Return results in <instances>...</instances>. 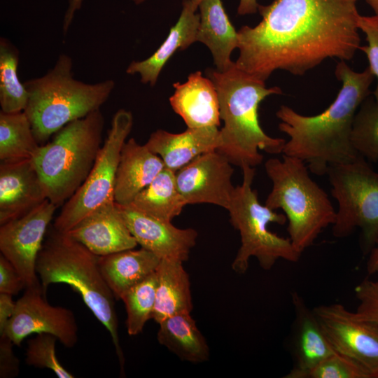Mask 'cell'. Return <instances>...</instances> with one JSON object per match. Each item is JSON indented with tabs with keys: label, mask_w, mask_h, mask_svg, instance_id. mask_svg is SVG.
I'll return each instance as SVG.
<instances>
[{
	"label": "cell",
	"mask_w": 378,
	"mask_h": 378,
	"mask_svg": "<svg viewBox=\"0 0 378 378\" xmlns=\"http://www.w3.org/2000/svg\"><path fill=\"white\" fill-rule=\"evenodd\" d=\"M357 0H274L262 20L238 31L236 66L265 81L276 70L303 76L328 58L353 59L360 47Z\"/></svg>",
	"instance_id": "obj_1"
},
{
	"label": "cell",
	"mask_w": 378,
	"mask_h": 378,
	"mask_svg": "<svg viewBox=\"0 0 378 378\" xmlns=\"http://www.w3.org/2000/svg\"><path fill=\"white\" fill-rule=\"evenodd\" d=\"M335 74L342 87L321 113L304 115L286 105L276 113L281 121L279 130L289 137L282 153L302 160L319 176L326 174L330 165L351 162L360 156L351 142L352 124L360 105L370 96L374 78L368 66L357 72L342 60L336 65Z\"/></svg>",
	"instance_id": "obj_2"
},
{
	"label": "cell",
	"mask_w": 378,
	"mask_h": 378,
	"mask_svg": "<svg viewBox=\"0 0 378 378\" xmlns=\"http://www.w3.org/2000/svg\"><path fill=\"white\" fill-rule=\"evenodd\" d=\"M207 75L217 90L224 122L217 150L241 168L260 164L263 156L260 150L282 153L286 140L267 135L258 119L260 104L268 96L281 94V88H267L265 81L240 69L235 62L225 71L209 70Z\"/></svg>",
	"instance_id": "obj_3"
},
{
	"label": "cell",
	"mask_w": 378,
	"mask_h": 378,
	"mask_svg": "<svg viewBox=\"0 0 378 378\" xmlns=\"http://www.w3.org/2000/svg\"><path fill=\"white\" fill-rule=\"evenodd\" d=\"M99 257L66 232L53 227L39 251L36 270L45 293L52 284H65L81 296L110 333L122 371L125 359L118 337L115 298L102 274Z\"/></svg>",
	"instance_id": "obj_4"
},
{
	"label": "cell",
	"mask_w": 378,
	"mask_h": 378,
	"mask_svg": "<svg viewBox=\"0 0 378 378\" xmlns=\"http://www.w3.org/2000/svg\"><path fill=\"white\" fill-rule=\"evenodd\" d=\"M72 59L59 55L54 66L24 85L29 93L24 109L40 145L69 122L99 110L115 88V81L87 83L73 76Z\"/></svg>",
	"instance_id": "obj_5"
},
{
	"label": "cell",
	"mask_w": 378,
	"mask_h": 378,
	"mask_svg": "<svg viewBox=\"0 0 378 378\" xmlns=\"http://www.w3.org/2000/svg\"><path fill=\"white\" fill-rule=\"evenodd\" d=\"M265 169L272 183L265 205L284 211L289 239L302 253L325 228L334 224L336 211L328 194L312 179L302 160L283 154L281 160H267Z\"/></svg>",
	"instance_id": "obj_6"
},
{
	"label": "cell",
	"mask_w": 378,
	"mask_h": 378,
	"mask_svg": "<svg viewBox=\"0 0 378 378\" xmlns=\"http://www.w3.org/2000/svg\"><path fill=\"white\" fill-rule=\"evenodd\" d=\"M104 118L100 110L72 121L41 145L33 158L47 198L64 204L87 178L101 148Z\"/></svg>",
	"instance_id": "obj_7"
},
{
	"label": "cell",
	"mask_w": 378,
	"mask_h": 378,
	"mask_svg": "<svg viewBox=\"0 0 378 378\" xmlns=\"http://www.w3.org/2000/svg\"><path fill=\"white\" fill-rule=\"evenodd\" d=\"M241 169L242 183L234 188L227 209L230 223L241 237V246L232 263V270L244 274L252 257L265 270H271L279 259L297 262L302 253L290 239L280 237L268 228L270 223L284 225L286 215L259 202L258 192L252 188L255 167L244 166Z\"/></svg>",
	"instance_id": "obj_8"
},
{
	"label": "cell",
	"mask_w": 378,
	"mask_h": 378,
	"mask_svg": "<svg viewBox=\"0 0 378 378\" xmlns=\"http://www.w3.org/2000/svg\"><path fill=\"white\" fill-rule=\"evenodd\" d=\"M326 174L338 203L333 236L346 237L358 227L363 250L369 253L378 235V173L360 155L353 162L330 165Z\"/></svg>",
	"instance_id": "obj_9"
},
{
	"label": "cell",
	"mask_w": 378,
	"mask_h": 378,
	"mask_svg": "<svg viewBox=\"0 0 378 378\" xmlns=\"http://www.w3.org/2000/svg\"><path fill=\"white\" fill-rule=\"evenodd\" d=\"M133 127V115L124 108L113 115L110 129L84 183L64 204L53 227L67 232L99 206L114 201V186L121 150Z\"/></svg>",
	"instance_id": "obj_10"
},
{
	"label": "cell",
	"mask_w": 378,
	"mask_h": 378,
	"mask_svg": "<svg viewBox=\"0 0 378 378\" xmlns=\"http://www.w3.org/2000/svg\"><path fill=\"white\" fill-rule=\"evenodd\" d=\"M33 333L51 334L67 348L74 346L78 342V326L73 312L51 305L41 285L26 288L16 301L4 335L15 345L20 346L22 340Z\"/></svg>",
	"instance_id": "obj_11"
},
{
	"label": "cell",
	"mask_w": 378,
	"mask_h": 378,
	"mask_svg": "<svg viewBox=\"0 0 378 378\" xmlns=\"http://www.w3.org/2000/svg\"><path fill=\"white\" fill-rule=\"evenodd\" d=\"M313 311L335 351L360 363L374 378L378 373V325L340 303L321 304Z\"/></svg>",
	"instance_id": "obj_12"
},
{
	"label": "cell",
	"mask_w": 378,
	"mask_h": 378,
	"mask_svg": "<svg viewBox=\"0 0 378 378\" xmlns=\"http://www.w3.org/2000/svg\"><path fill=\"white\" fill-rule=\"evenodd\" d=\"M57 207L48 199L25 215L0 227V251L22 276L25 288L41 286L36 260Z\"/></svg>",
	"instance_id": "obj_13"
},
{
	"label": "cell",
	"mask_w": 378,
	"mask_h": 378,
	"mask_svg": "<svg viewBox=\"0 0 378 378\" xmlns=\"http://www.w3.org/2000/svg\"><path fill=\"white\" fill-rule=\"evenodd\" d=\"M232 164L217 150L203 153L176 172L178 190L187 204L207 203L225 209L234 190Z\"/></svg>",
	"instance_id": "obj_14"
},
{
	"label": "cell",
	"mask_w": 378,
	"mask_h": 378,
	"mask_svg": "<svg viewBox=\"0 0 378 378\" xmlns=\"http://www.w3.org/2000/svg\"><path fill=\"white\" fill-rule=\"evenodd\" d=\"M118 206L137 244L160 259L185 262L195 246L197 232L193 228L181 229L172 221L147 215L131 204Z\"/></svg>",
	"instance_id": "obj_15"
},
{
	"label": "cell",
	"mask_w": 378,
	"mask_h": 378,
	"mask_svg": "<svg viewBox=\"0 0 378 378\" xmlns=\"http://www.w3.org/2000/svg\"><path fill=\"white\" fill-rule=\"evenodd\" d=\"M47 199L33 159L1 161V225L25 215Z\"/></svg>",
	"instance_id": "obj_16"
},
{
	"label": "cell",
	"mask_w": 378,
	"mask_h": 378,
	"mask_svg": "<svg viewBox=\"0 0 378 378\" xmlns=\"http://www.w3.org/2000/svg\"><path fill=\"white\" fill-rule=\"evenodd\" d=\"M66 233L98 256L134 248L138 244L115 201L99 206Z\"/></svg>",
	"instance_id": "obj_17"
},
{
	"label": "cell",
	"mask_w": 378,
	"mask_h": 378,
	"mask_svg": "<svg viewBox=\"0 0 378 378\" xmlns=\"http://www.w3.org/2000/svg\"><path fill=\"white\" fill-rule=\"evenodd\" d=\"M295 310L294 359L286 378H307L322 360L335 353L318 318L297 293H292Z\"/></svg>",
	"instance_id": "obj_18"
},
{
	"label": "cell",
	"mask_w": 378,
	"mask_h": 378,
	"mask_svg": "<svg viewBox=\"0 0 378 378\" xmlns=\"http://www.w3.org/2000/svg\"><path fill=\"white\" fill-rule=\"evenodd\" d=\"M169 98L174 111L184 120L188 128L211 127L220 125V106L213 81L197 71L190 74L186 82L174 84Z\"/></svg>",
	"instance_id": "obj_19"
},
{
	"label": "cell",
	"mask_w": 378,
	"mask_h": 378,
	"mask_svg": "<svg viewBox=\"0 0 378 378\" xmlns=\"http://www.w3.org/2000/svg\"><path fill=\"white\" fill-rule=\"evenodd\" d=\"M145 145L162 160L164 167L176 172L197 156L217 150L220 146V130L187 128L177 134L158 130Z\"/></svg>",
	"instance_id": "obj_20"
},
{
	"label": "cell",
	"mask_w": 378,
	"mask_h": 378,
	"mask_svg": "<svg viewBox=\"0 0 378 378\" xmlns=\"http://www.w3.org/2000/svg\"><path fill=\"white\" fill-rule=\"evenodd\" d=\"M164 168L162 160L134 138L122 148L118 166L114 201L120 205L130 204L135 197L147 187Z\"/></svg>",
	"instance_id": "obj_21"
},
{
	"label": "cell",
	"mask_w": 378,
	"mask_h": 378,
	"mask_svg": "<svg viewBox=\"0 0 378 378\" xmlns=\"http://www.w3.org/2000/svg\"><path fill=\"white\" fill-rule=\"evenodd\" d=\"M197 8L190 0H183L180 17L164 42L149 57L132 62L126 73L138 74L142 83L155 85L164 66L175 52L184 50L196 42L200 23V15L196 13Z\"/></svg>",
	"instance_id": "obj_22"
},
{
	"label": "cell",
	"mask_w": 378,
	"mask_h": 378,
	"mask_svg": "<svg viewBox=\"0 0 378 378\" xmlns=\"http://www.w3.org/2000/svg\"><path fill=\"white\" fill-rule=\"evenodd\" d=\"M198 8L200 23L196 41L210 50L216 70L225 71L234 64L230 55L238 48V31L230 22L220 0H203Z\"/></svg>",
	"instance_id": "obj_23"
},
{
	"label": "cell",
	"mask_w": 378,
	"mask_h": 378,
	"mask_svg": "<svg viewBox=\"0 0 378 378\" xmlns=\"http://www.w3.org/2000/svg\"><path fill=\"white\" fill-rule=\"evenodd\" d=\"M161 259L141 248L127 249L99 257L102 274L116 300L154 273Z\"/></svg>",
	"instance_id": "obj_24"
},
{
	"label": "cell",
	"mask_w": 378,
	"mask_h": 378,
	"mask_svg": "<svg viewBox=\"0 0 378 378\" xmlns=\"http://www.w3.org/2000/svg\"><path fill=\"white\" fill-rule=\"evenodd\" d=\"M158 284L152 318L158 323L181 312L192 311L189 274L180 260L161 259L156 270Z\"/></svg>",
	"instance_id": "obj_25"
},
{
	"label": "cell",
	"mask_w": 378,
	"mask_h": 378,
	"mask_svg": "<svg viewBox=\"0 0 378 378\" xmlns=\"http://www.w3.org/2000/svg\"><path fill=\"white\" fill-rule=\"evenodd\" d=\"M158 324V342L181 360L201 363L209 359L210 350L206 340L190 313L170 316Z\"/></svg>",
	"instance_id": "obj_26"
},
{
	"label": "cell",
	"mask_w": 378,
	"mask_h": 378,
	"mask_svg": "<svg viewBox=\"0 0 378 378\" xmlns=\"http://www.w3.org/2000/svg\"><path fill=\"white\" fill-rule=\"evenodd\" d=\"M130 204L147 215L167 221H172L186 205L177 188L176 172L166 167Z\"/></svg>",
	"instance_id": "obj_27"
},
{
	"label": "cell",
	"mask_w": 378,
	"mask_h": 378,
	"mask_svg": "<svg viewBox=\"0 0 378 378\" xmlns=\"http://www.w3.org/2000/svg\"><path fill=\"white\" fill-rule=\"evenodd\" d=\"M40 144L24 111H0V160L33 159Z\"/></svg>",
	"instance_id": "obj_28"
},
{
	"label": "cell",
	"mask_w": 378,
	"mask_h": 378,
	"mask_svg": "<svg viewBox=\"0 0 378 378\" xmlns=\"http://www.w3.org/2000/svg\"><path fill=\"white\" fill-rule=\"evenodd\" d=\"M20 53L6 38H0V106L1 111L13 113L24 111L29 93L18 76Z\"/></svg>",
	"instance_id": "obj_29"
},
{
	"label": "cell",
	"mask_w": 378,
	"mask_h": 378,
	"mask_svg": "<svg viewBox=\"0 0 378 378\" xmlns=\"http://www.w3.org/2000/svg\"><path fill=\"white\" fill-rule=\"evenodd\" d=\"M158 278L156 271L129 289L122 297L127 318L126 328L130 335L140 334L146 323L152 318L155 304Z\"/></svg>",
	"instance_id": "obj_30"
},
{
	"label": "cell",
	"mask_w": 378,
	"mask_h": 378,
	"mask_svg": "<svg viewBox=\"0 0 378 378\" xmlns=\"http://www.w3.org/2000/svg\"><path fill=\"white\" fill-rule=\"evenodd\" d=\"M351 142L356 151L372 162H378V102L368 96L353 120Z\"/></svg>",
	"instance_id": "obj_31"
},
{
	"label": "cell",
	"mask_w": 378,
	"mask_h": 378,
	"mask_svg": "<svg viewBox=\"0 0 378 378\" xmlns=\"http://www.w3.org/2000/svg\"><path fill=\"white\" fill-rule=\"evenodd\" d=\"M57 338L48 333H38L28 342L25 362L28 365L48 368L59 378H73V375L64 368L55 354Z\"/></svg>",
	"instance_id": "obj_32"
},
{
	"label": "cell",
	"mask_w": 378,
	"mask_h": 378,
	"mask_svg": "<svg viewBox=\"0 0 378 378\" xmlns=\"http://www.w3.org/2000/svg\"><path fill=\"white\" fill-rule=\"evenodd\" d=\"M307 378H372V374L356 360L335 352L314 368Z\"/></svg>",
	"instance_id": "obj_33"
},
{
	"label": "cell",
	"mask_w": 378,
	"mask_h": 378,
	"mask_svg": "<svg viewBox=\"0 0 378 378\" xmlns=\"http://www.w3.org/2000/svg\"><path fill=\"white\" fill-rule=\"evenodd\" d=\"M358 25L359 30L365 35L367 45L360 46L368 60V67L377 80L373 97L378 102V15H360Z\"/></svg>",
	"instance_id": "obj_34"
},
{
	"label": "cell",
	"mask_w": 378,
	"mask_h": 378,
	"mask_svg": "<svg viewBox=\"0 0 378 378\" xmlns=\"http://www.w3.org/2000/svg\"><path fill=\"white\" fill-rule=\"evenodd\" d=\"M354 293L358 301L356 314L378 325V280L364 279L355 287Z\"/></svg>",
	"instance_id": "obj_35"
},
{
	"label": "cell",
	"mask_w": 378,
	"mask_h": 378,
	"mask_svg": "<svg viewBox=\"0 0 378 378\" xmlns=\"http://www.w3.org/2000/svg\"><path fill=\"white\" fill-rule=\"evenodd\" d=\"M25 284L12 263L3 255H0V293L15 295Z\"/></svg>",
	"instance_id": "obj_36"
},
{
	"label": "cell",
	"mask_w": 378,
	"mask_h": 378,
	"mask_svg": "<svg viewBox=\"0 0 378 378\" xmlns=\"http://www.w3.org/2000/svg\"><path fill=\"white\" fill-rule=\"evenodd\" d=\"M13 344L6 335H0L1 378L15 377L20 372V360L13 351Z\"/></svg>",
	"instance_id": "obj_37"
},
{
	"label": "cell",
	"mask_w": 378,
	"mask_h": 378,
	"mask_svg": "<svg viewBox=\"0 0 378 378\" xmlns=\"http://www.w3.org/2000/svg\"><path fill=\"white\" fill-rule=\"evenodd\" d=\"M16 302L13 295L0 293V335H3L10 318L13 314Z\"/></svg>",
	"instance_id": "obj_38"
},
{
	"label": "cell",
	"mask_w": 378,
	"mask_h": 378,
	"mask_svg": "<svg viewBox=\"0 0 378 378\" xmlns=\"http://www.w3.org/2000/svg\"><path fill=\"white\" fill-rule=\"evenodd\" d=\"M83 0H69V6L64 13L62 24V31L64 36L68 31L69 27L71 24L74 17L76 13L80 9Z\"/></svg>",
	"instance_id": "obj_39"
},
{
	"label": "cell",
	"mask_w": 378,
	"mask_h": 378,
	"mask_svg": "<svg viewBox=\"0 0 378 378\" xmlns=\"http://www.w3.org/2000/svg\"><path fill=\"white\" fill-rule=\"evenodd\" d=\"M366 270L369 275L378 273V235L373 247L369 252Z\"/></svg>",
	"instance_id": "obj_40"
},
{
	"label": "cell",
	"mask_w": 378,
	"mask_h": 378,
	"mask_svg": "<svg viewBox=\"0 0 378 378\" xmlns=\"http://www.w3.org/2000/svg\"><path fill=\"white\" fill-rule=\"evenodd\" d=\"M258 6L257 0H239L237 13L241 15L253 14L258 10Z\"/></svg>",
	"instance_id": "obj_41"
},
{
	"label": "cell",
	"mask_w": 378,
	"mask_h": 378,
	"mask_svg": "<svg viewBox=\"0 0 378 378\" xmlns=\"http://www.w3.org/2000/svg\"><path fill=\"white\" fill-rule=\"evenodd\" d=\"M365 2L371 7L374 13V15H378V0H365Z\"/></svg>",
	"instance_id": "obj_42"
},
{
	"label": "cell",
	"mask_w": 378,
	"mask_h": 378,
	"mask_svg": "<svg viewBox=\"0 0 378 378\" xmlns=\"http://www.w3.org/2000/svg\"><path fill=\"white\" fill-rule=\"evenodd\" d=\"M194 4L199 6V4L203 1V0H190Z\"/></svg>",
	"instance_id": "obj_43"
},
{
	"label": "cell",
	"mask_w": 378,
	"mask_h": 378,
	"mask_svg": "<svg viewBox=\"0 0 378 378\" xmlns=\"http://www.w3.org/2000/svg\"><path fill=\"white\" fill-rule=\"evenodd\" d=\"M131 1H134L136 4H139L144 2L145 0H131Z\"/></svg>",
	"instance_id": "obj_44"
},
{
	"label": "cell",
	"mask_w": 378,
	"mask_h": 378,
	"mask_svg": "<svg viewBox=\"0 0 378 378\" xmlns=\"http://www.w3.org/2000/svg\"><path fill=\"white\" fill-rule=\"evenodd\" d=\"M374 378H378V373L374 377Z\"/></svg>",
	"instance_id": "obj_45"
}]
</instances>
